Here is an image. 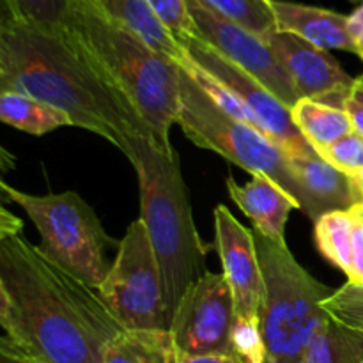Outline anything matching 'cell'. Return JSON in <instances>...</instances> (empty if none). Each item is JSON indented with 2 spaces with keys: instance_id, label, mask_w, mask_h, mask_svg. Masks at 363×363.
I'll list each match as a JSON object with an SVG mask.
<instances>
[{
  "instance_id": "cell-16",
  "label": "cell",
  "mask_w": 363,
  "mask_h": 363,
  "mask_svg": "<svg viewBox=\"0 0 363 363\" xmlns=\"http://www.w3.org/2000/svg\"><path fill=\"white\" fill-rule=\"evenodd\" d=\"M269 6L279 30L291 32L326 52L344 50L357 53L346 14L287 0H269Z\"/></svg>"
},
{
  "instance_id": "cell-19",
  "label": "cell",
  "mask_w": 363,
  "mask_h": 363,
  "mask_svg": "<svg viewBox=\"0 0 363 363\" xmlns=\"http://www.w3.org/2000/svg\"><path fill=\"white\" fill-rule=\"evenodd\" d=\"M0 121L30 135H45L62 126H73L67 113L14 91H0Z\"/></svg>"
},
{
  "instance_id": "cell-22",
  "label": "cell",
  "mask_w": 363,
  "mask_h": 363,
  "mask_svg": "<svg viewBox=\"0 0 363 363\" xmlns=\"http://www.w3.org/2000/svg\"><path fill=\"white\" fill-rule=\"evenodd\" d=\"M315 245L323 257L328 259L335 268L342 269L350 279L351 268H353V255H351V245H353V211H333L321 216L314 222Z\"/></svg>"
},
{
  "instance_id": "cell-28",
  "label": "cell",
  "mask_w": 363,
  "mask_h": 363,
  "mask_svg": "<svg viewBox=\"0 0 363 363\" xmlns=\"http://www.w3.org/2000/svg\"><path fill=\"white\" fill-rule=\"evenodd\" d=\"M147 4L160 21L176 35V39L184 35H197L195 23L184 0H147Z\"/></svg>"
},
{
  "instance_id": "cell-11",
  "label": "cell",
  "mask_w": 363,
  "mask_h": 363,
  "mask_svg": "<svg viewBox=\"0 0 363 363\" xmlns=\"http://www.w3.org/2000/svg\"><path fill=\"white\" fill-rule=\"evenodd\" d=\"M195 23L197 38L234 64L254 74L286 106L293 108L300 99L291 77L261 35L241 27L236 21L209 9L202 0H184Z\"/></svg>"
},
{
  "instance_id": "cell-4",
  "label": "cell",
  "mask_w": 363,
  "mask_h": 363,
  "mask_svg": "<svg viewBox=\"0 0 363 363\" xmlns=\"http://www.w3.org/2000/svg\"><path fill=\"white\" fill-rule=\"evenodd\" d=\"M133 169L140 188V218L162 272L170 328L186 291L208 272L206 247L195 227L177 152L165 155L152 138H140L135 144Z\"/></svg>"
},
{
  "instance_id": "cell-36",
  "label": "cell",
  "mask_w": 363,
  "mask_h": 363,
  "mask_svg": "<svg viewBox=\"0 0 363 363\" xmlns=\"http://www.w3.org/2000/svg\"><path fill=\"white\" fill-rule=\"evenodd\" d=\"M354 179H357L358 186H360V190H362V194H363V172H360V174H358V176H357V177H354Z\"/></svg>"
},
{
  "instance_id": "cell-24",
  "label": "cell",
  "mask_w": 363,
  "mask_h": 363,
  "mask_svg": "<svg viewBox=\"0 0 363 363\" xmlns=\"http://www.w3.org/2000/svg\"><path fill=\"white\" fill-rule=\"evenodd\" d=\"M202 2L209 9L236 21L238 25L261 38L277 30L275 14L269 6V0H202Z\"/></svg>"
},
{
  "instance_id": "cell-35",
  "label": "cell",
  "mask_w": 363,
  "mask_h": 363,
  "mask_svg": "<svg viewBox=\"0 0 363 363\" xmlns=\"http://www.w3.org/2000/svg\"><path fill=\"white\" fill-rule=\"evenodd\" d=\"M351 99L363 106V73L358 78H354L353 89H351Z\"/></svg>"
},
{
  "instance_id": "cell-12",
  "label": "cell",
  "mask_w": 363,
  "mask_h": 363,
  "mask_svg": "<svg viewBox=\"0 0 363 363\" xmlns=\"http://www.w3.org/2000/svg\"><path fill=\"white\" fill-rule=\"evenodd\" d=\"M291 77L298 99H314L333 108L346 110L354 78L326 50L284 30L262 38Z\"/></svg>"
},
{
  "instance_id": "cell-5",
  "label": "cell",
  "mask_w": 363,
  "mask_h": 363,
  "mask_svg": "<svg viewBox=\"0 0 363 363\" xmlns=\"http://www.w3.org/2000/svg\"><path fill=\"white\" fill-rule=\"evenodd\" d=\"M264 279L261 330L266 363H305L308 346L330 318L323 301L333 289L312 277L286 245L275 243L254 229Z\"/></svg>"
},
{
  "instance_id": "cell-37",
  "label": "cell",
  "mask_w": 363,
  "mask_h": 363,
  "mask_svg": "<svg viewBox=\"0 0 363 363\" xmlns=\"http://www.w3.org/2000/svg\"><path fill=\"white\" fill-rule=\"evenodd\" d=\"M353 211L357 213L358 216H362V218H363V204H358L357 208H353Z\"/></svg>"
},
{
  "instance_id": "cell-21",
  "label": "cell",
  "mask_w": 363,
  "mask_h": 363,
  "mask_svg": "<svg viewBox=\"0 0 363 363\" xmlns=\"http://www.w3.org/2000/svg\"><path fill=\"white\" fill-rule=\"evenodd\" d=\"M305 363H363V333L328 318L312 339Z\"/></svg>"
},
{
  "instance_id": "cell-23",
  "label": "cell",
  "mask_w": 363,
  "mask_h": 363,
  "mask_svg": "<svg viewBox=\"0 0 363 363\" xmlns=\"http://www.w3.org/2000/svg\"><path fill=\"white\" fill-rule=\"evenodd\" d=\"M4 16L21 21L30 27L66 35L67 32V0H2Z\"/></svg>"
},
{
  "instance_id": "cell-15",
  "label": "cell",
  "mask_w": 363,
  "mask_h": 363,
  "mask_svg": "<svg viewBox=\"0 0 363 363\" xmlns=\"http://www.w3.org/2000/svg\"><path fill=\"white\" fill-rule=\"evenodd\" d=\"M227 190L238 208L252 220L254 229L275 243L286 245V223L298 202L280 184L266 176H252L247 184L227 179Z\"/></svg>"
},
{
  "instance_id": "cell-17",
  "label": "cell",
  "mask_w": 363,
  "mask_h": 363,
  "mask_svg": "<svg viewBox=\"0 0 363 363\" xmlns=\"http://www.w3.org/2000/svg\"><path fill=\"white\" fill-rule=\"evenodd\" d=\"M99 4L113 18L137 32L158 53L174 60L183 55V48L176 35L160 21L155 11L149 7L147 0H99Z\"/></svg>"
},
{
  "instance_id": "cell-3",
  "label": "cell",
  "mask_w": 363,
  "mask_h": 363,
  "mask_svg": "<svg viewBox=\"0 0 363 363\" xmlns=\"http://www.w3.org/2000/svg\"><path fill=\"white\" fill-rule=\"evenodd\" d=\"M71 45L144 119L156 145L174 155L170 128L179 112V66L113 18L99 0H67Z\"/></svg>"
},
{
  "instance_id": "cell-14",
  "label": "cell",
  "mask_w": 363,
  "mask_h": 363,
  "mask_svg": "<svg viewBox=\"0 0 363 363\" xmlns=\"http://www.w3.org/2000/svg\"><path fill=\"white\" fill-rule=\"evenodd\" d=\"M289 163L301 190L300 209L312 222H318L328 213L351 211L363 204L357 179L333 167L318 152L289 156Z\"/></svg>"
},
{
  "instance_id": "cell-33",
  "label": "cell",
  "mask_w": 363,
  "mask_h": 363,
  "mask_svg": "<svg viewBox=\"0 0 363 363\" xmlns=\"http://www.w3.org/2000/svg\"><path fill=\"white\" fill-rule=\"evenodd\" d=\"M172 363H241L230 354H201V357H179L174 353Z\"/></svg>"
},
{
  "instance_id": "cell-34",
  "label": "cell",
  "mask_w": 363,
  "mask_h": 363,
  "mask_svg": "<svg viewBox=\"0 0 363 363\" xmlns=\"http://www.w3.org/2000/svg\"><path fill=\"white\" fill-rule=\"evenodd\" d=\"M346 112L350 113L351 123H353V130L363 137V106L358 105L357 101H353V99L350 98V101L346 103Z\"/></svg>"
},
{
  "instance_id": "cell-25",
  "label": "cell",
  "mask_w": 363,
  "mask_h": 363,
  "mask_svg": "<svg viewBox=\"0 0 363 363\" xmlns=\"http://www.w3.org/2000/svg\"><path fill=\"white\" fill-rule=\"evenodd\" d=\"M323 307L337 323L363 333V286L344 284L323 301Z\"/></svg>"
},
{
  "instance_id": "cell-6",
  "label": "cell",
  "mask_w": 363,
  "mask_h": 363,
  "mask_svg": "<svg viewBox=\"0 0 363 363\" xmlns=\"http://www.w3.org/2000/svg\"><path fill=\"white\" fill-rule=\"evenodd\" d=\"M4 201L20 206L32 220L41 238L43 254L98 289L110 266L106 254L119 248L121 241L108 236L94 209L74 191L32 195L0 183Z\"/></svg>"
},
{
  "instance_id": "cell-26",
  "label": "cell",
  "mask_w": 363,
  "mask_h": 363,
  "mask_svg": "<svg viewBox=\"0 0 363 363\" xmlns=\"http://www.w3.org/2000/svg\"><path fill=\"white\" fill-rule=\"evenodd\" d=\"M318 155L353 177L363 172V137L357 131H351L330 147L321 149Z\"/></svg>"
},
{
  "instance_id": "cell-27",
  "label": "cell",
  "mask_w": 363,
  "mask_h": 363,
  "mask_svg": "<svg viewBox=\"0 0 363 363\" xmlns=\"http://www.w3.org/2000/svg\"><path fill=\"white\" fill-rule=\"evenodd\" d=\"M234 357L241 363H266V346L261 323L234 321Z\"/></svg>"
},
{
  "instance_id": "cell-1",
  "label": "cell",
  "mask_w": 363,
  "mask_h": 363,
  "mask_svg": "<svg viewBox=\"0 0 363 363\" xmlns=\"http://www.w3.org/2000/svg\"><path fill=\"white\" fill-rule=\"evenodd\" d=\"M0 326L35 363H103L124 332L94 287L21 234L0 238Z\"/></svg>"
},
{
  "instance_id": "cell-10",
  "label": "cell",
  "mask_w": 363,
  "mask_h": 363,
  "mask_svg": "<svg viewBox=\"0 0 363 363\" xmlns=\"http://www.w3.org/2000/svg\"><path fill=\"white\" fill-rule=\"evenodd\" d=\"M234 298L225 277L206 272L186 291L170 323L174 353L179 357H234Z\"/></svg>"
},
{
  "instance_id": "cell-2",
  "label": "cell",
  "mask_w": 363,
  "mask_h": 363,
  "mask_svg": "<svg viewBox=\"0 0 363 363\" xmlns=\"http://www.w3.org/2000/svg\"><path fill=\"white\" fill-rule=\"evenodd\" d=\"M0 91H14L67 113L73 126L99 135L133 165L135 144L152 138L130 103L66 35L4 16L0 20ZM156 142V140H155Z\"/></svg>"
},
{
  "instance_id": "cell-29",
  "label": "cell",
  "mask_w": 363,
  "mask_h": 363,
  "mask_svg": "<svg viewBox=\"0 0 363 363\" xmlns=\"http://www.w3.org/2000/svg\"><path fill=\"white\" fill-rule=\"evenodd\" d=\"M353 211V209H351ZM354 215V225H353V245H351V255H353V268H351L350 282L363 286V218Z\"/></svg>"
},
{
  "instance_id": "cell-31",
  "label": "cell",
  "mask_w": 363,
  "mask_h": 363,
  "mask_svg": "<svg viewBox=\"0 0 363 363\" xmlns=\"http://www.w3.org/2000/svg\"><path fill=\"white\" fill-rule=\"evenodd\" d=\"M350 34L357 46V55L363 60V2L350 14Z\"/></svg>"
},
{
  "instance_id": "cell-9",
  "label": "cell",
  "mask_w": 363,
  "mask_h": 363,
  "mask_svg": "<svg viewBox=\"0 0 363 363\" xmlns=\"http://www.w3.org/2000/svg\"><path fill=\"white\" fill-rule=\"evenodd\" d=\"M184 57L195 66L211 74L230 94L243 103L257 126L286 151L287 156L312 155L315 149L305 140L291 117V108L284 105L262 82L245 71L233 60L216 52L211 45L197 35L177 39Z\"/></svg>"
},
{
  "instance_id": "cell-18",
  "label": "cell",
  "mask_w": 363,
  "mask_h": 363,
  "mask_svg": "<svg viewBox=\"0 0 363 363\" xmlns=\"http://www.w3.org/2000/svg\"><path fill=\"white\" fill-rule=\"evenodd\" d=\"M291 117L305 140L315 149V152L330 147L337 140L354 131L351 117L346 110L333 108L314 99H300L291 108Z\"/></svg>"
},
{
  "instance_id": "cell-13",
  "label": "cell",
  "mask_w": 363,
  "mask_h": 363,
  "mask_svg": "<svg viewBox=\"0 0 363 363\" xmlns=\"http://www.w3.org/2000/svg\"><path fill=\"white\" fill-rule=\"evenodd\" d=\"M215 234L223 277L233 291L236 321L261 323L264 279L254 230L241 225L225 206H216Z\"/></svg>"
},
{
  "instance_id": "cell-32",
  "label": "cell",
  "mask_w": 363,
  "mask_h": 363,
  "mask_svg": "<svg viewBox=\"0 0 363 363\" xmlns=\"http://www.w3.org/2000/svg\"><path fill=\"white\" fill-rule=\"evenodd\" d=\"M23 222L18 216L11 215L6 208L0 209V238H9L21 234Z\"/></svg>"
},
{
  "instance_id": "cell-20",
  "label": "cell",
  "mask_w": 363,
  "mask_h": 363,
  "mask_svg": "<svg viewBox=\"0 0 363 363\" xmlns=\"http://www.w3.org/2000/svg\"><path fill=\"white\" fill-rule=\"evenodd\" d=\"M174 346L167 330H124L108 346L103 363H172Z\"/></svg>"
},
{
  "instance_id": "cell-7",
  "label": "cell",
  "mask_w": 363,
  "mask_h": 363,
  "mask_svg": "<svg viewBox=\"0 0 363 363\" xmlns=\"http://www.w3.org/2000/svg\"><path fill=\"white\" fill-rule=\"evenodd\" d=\"M177 62V60H176ZM179 66V112L176 124L202 149L216 152L252 176H266L284 188L301 208V190L289 156L273 138L252 124L227 116Z\"/></svg>"
},
{
  "instance_id": "cell-8",
  "label": "cell",
  "mask_w": 363,
  "mask_h": 363,
  "mask_svg": "<svg viewBox=\"0 0 363 363\" xmlns=\"http://www.w3.org/2000/svg\"><path fill=\"white\" fill-rule=\"evenodd\" d=\"M98 294L124 330H167L163 282L144 220L128 225Z\"/></svg>"
},
{
  "instance_id": "cell-30",
  "label": "cell",
  "mask_w": 363,
  "mask_h": 363,
  "mask_svg": "<svg viewBox=\"0 0 363 363\" xmlns=\"http://www.w3.org/2000/svg\"><path fill=\"white\" fill-rule=\"evenodd\" d=\"M0 363H35L27 353L20 350L9 337L0 339Z\"/></svg>"
}]
</instances>
